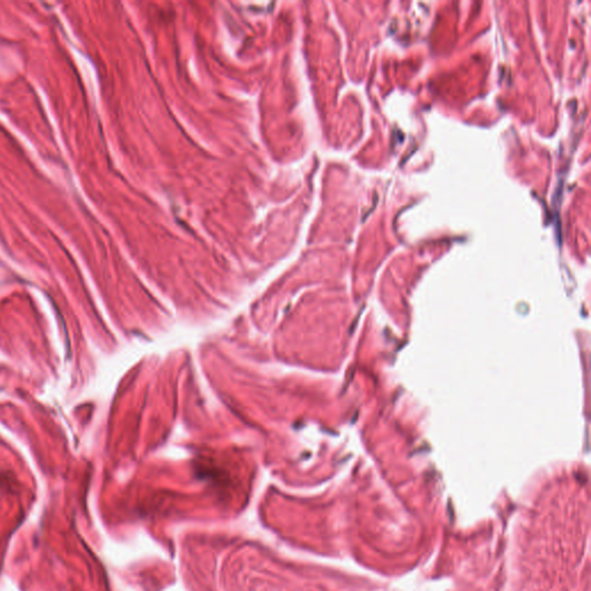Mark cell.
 Listing matches in <instances>:
<instances>
[]
</instances>
